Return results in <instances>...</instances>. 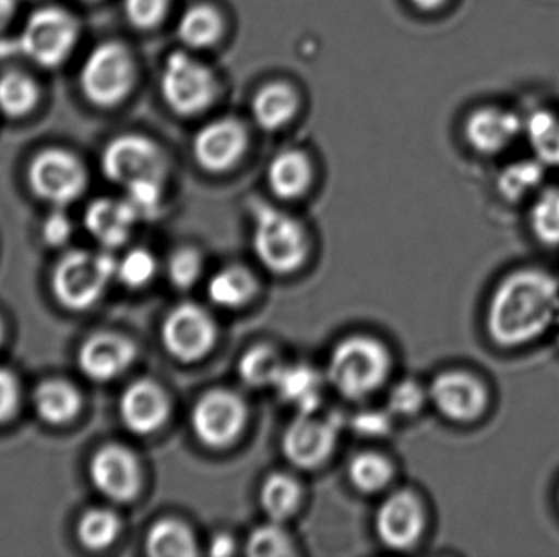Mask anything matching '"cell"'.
<instances>
[{
    "label": "cell",
    "instance_id": "13",
    "mask_svg": "<svg viewBox=\"0 0 559 557\" xmlns=\"http://www.w3.org/2000/svg\"><path fill=\"white\" fill-rule=\"evenodd\" d=\"M88 473L95 489L111 502H130L140 493V461L121 445L100 448L92 458Z\"/></svg>",
    "mask_w": 559,
    "mask_h": 557
},
{
    "label": "cell",
    "instance_id": "50",
    "mask_svg": "<svg viewBox=\"0 0 559 557\" xmlns=\"http://www.w3.org/2000/svg\"><path fill=\"white\" fill-rule=\"evenodd\" d=\"M85 2H95V0H85Z\"/></svg>",
    "mask_w": 559,
    "mask_h": 557
},
{
    "label": "cell",
    "instance_id": "33",
    "mask_svg": "<svg viewBox=\"0 0 559 557\" xmlns=\"http://www.w3.org/2000/svg\"><path fill=\"white\" fill-rule=\"evenodd\" d=\"M544 173V162L540 159L512 164L499 175V192L504 198L518 202L540 185Z\"/></svg>",
    "mask_w": 559,
    "mask_h": 557
},
{
    "label": "cell",
    "instance_id": "46",
    "mask_svg": "<svg viewBox=\"0 0 559 557\" xmlns=\"http://www.w3.org/2000/svg\"><path fill=\"white\" fill-rule=\"evenodd\" d=\"M16 12V0H0V29L12 22Z\"/></svg>",
    "mask_w": 559,
    "mask_h": 557
},
{
    "label": "cell",
    "instance_id": "47",
    "mask_svg": "<svg viewBox=\"0 0 559 557\" xmlns=\"http://www.w3.org/2000/svg\"><path fill=\"white\" fill-rule=\"evenodd\" d=\"M417 9L420 10H437L447 2V0H411Z\"/></svg>",
    "mask_w": 559,
    "mask_h": 557
},
{
    "label": "cell",
    "instance_id": "26",
    "mask_svg": "<svg viewBox=\"0 0 559 557\" xmlns=\"http://www.w3.org/2000/svg\"><path fill=\"white\" fill-rule=\"evenodd\" d=\"M147 555L154 557H192L199 555L192 530L180 520L164 519L151 526L146 536Z\"/></svg>",
    "mask_w": 559,
    "mask_h": 557
},
{
    "label": "cell",
    "instance_id": "3",
    "mask_svg": "<svg viewBox=\"0 0 559 557\" xmlns=\"http://www.w3.org/2000/svg\"><path fill=\"white\" fill-rule=\"evenodd\" d=\"M118 262L108 252L74 251L66 254L52 271L56 300L71 311L94 306L117 277Z\"/></svg>",
    "mask_w": 559,
    "mask_h": 557
},
{
    "label": "cell",
    "instance_id": "28",
    "mask_svg": "<svg viewBox=\"0 0 559 557\" xmlns=\"http://www.w3.org/2000/svg\"><path fill=\"white\" fill-rule=\"evenodd\" d=\"M39 100V87L32 75L23 71H7L0 75V113L10 118L28 114Z\"/></svg>",
    "mask_w": 559,
    "mask_h": 557
},
{
    "label": "cell",
    "instance_id": "29",
    "mask_svg": "<svg viewBox=\"0 0 559 557\" xmlns=\"http://www.w3.org/2000/svg\"><path fill=\"white\" fill-rule=\"evenodd\" d=\"M301 487L285 473H274L264 481L261 489V506L272 522H285L298 509Z\"/></svg>",
    "mask_w": 559,
    "mask_h": 557
},
{
    "label": "cell",
    "instance_id": "31",
    "mask_svg": "<svg viewBox=\"0 0 559 557\" xmlns=\"http://www.w3.org/2000/svg\"><path fill=\"white\" fill-rule=\"evenodd\" d=\"M121 532L120 517L110 509H91L79 520L78 536L85 548L100 552L114 545Z\"/></svg>",
    "mask_w": 559,
    "mask_h": 557
},
{
    "label": "cell",
    "instance_id": "49",
    "mask_svg": "<svg viewBox=\"0 0 559 557\" xmlns=\"http://www.w3.org/2000/svg\"><path fill=\"white\" fill-rule=\"evenodd\" d=\"M557 329H558V342H559V317H558V320H557Z\"/></svg>",
    "mask_w": 559,
    "mask_h": 557
},
{
    "label": "cell",
    "instance_id": "15",
    "mask_svg": "<svg viewBox=\"0 0 559 557\" xmlns=\"http://www.w3.org/2000/svg\"><path fill=\"white\" fill-rule=\"evenodd\" d=\"M337 437L334 421H321L312 414H298L283 434V455L293 467L312 470L331 457Z\"/></svg>",
    "mask_w": 559,
    "mask_h": 557
},
{
    "label": "cell",
    "instance_id": "34",
    "mask_svg": "<svg viewBox=\"0 0 559 557\" xmlns=\"http://www.w3.org/2000/svg\"><path fill=\"white\" fill-rule=\"evenodd\" d=\"M528 140L544 164L559 166V121L550 111H535L527 121Z\"/></svg>",
    "mask_w": 559,
    "mask_h": 557
},
{
    "label": "cell",
    "instance_id": "45",
    "mask_svg": "<svg viewBox=\"0 0 559 557\" xmlns=\"http://www.w3.org/2000/svg\"><path fill=\"white\" fill-rule=\"evenodd\" d=\"M236 543L229 535H215L209 545L210 555L215 557L231 556L235 553Z\"/></svg>",
    "mask_w": 559,
    "mask_h": 557
},
{
    "label": "cell",
    "instance_id": "40",
    "mask_svg": "<svg viewBox=\"0 0 559 557\" xmlns=\"http://www.w3.org/2000/svg\"><path fill=\"white\" fill-rule=\"evenodd\" d=\"M170 0H124V13L131 25L140 29H153L164 22Z\"/></svg>",
    "mask_w": 559,
    "mask_h": 557
},
{
    "label": "cell",
    "instance_id": "48",
    "mask_svg": "<svg viewBox=\"0 0 559 557\" xmlns=\"http://www.w3.org/2000/svg\"><path fill=\"white\" fill-rule=\"evenodd\" d=\"M3 340V324L2 319H0V343H2Z\"/></svg>",
    "mask_w": 559,
    "mask_h": 557
},
{
    "label": "cell",
    "instance_id": "7",
    "mask_svg": "<svg viewBox=\"0 0 559 557\" xmlns=\"http://www.w3.org/2000/svg\"><path fill=\"white\" fill-rule=\"evenodd\" d=\"M79 22L62 7H41L26 19L16 48L41 68H58L74 51Z\"/></svg>",
    "mask_w": 559,
    "mask_h": 557
},
{
    "label": "cell",
    "instance_id": "14",
    "mask_svg": "<svg viewBox=\"0 0 559 557\" xmlns=\"http://www.w3.org/2000/svg\"><path fill=\"white\" fill-rule=\"evenodd\" d=\"M429 398L437 411L453 422L475 421L488 405L485 385L465 372L440 373L430 383Z\"/></svg>",
    "mask_w": 559,
    "mask_h": 557
},
{
    "label": "cell",
    "instance_id": "5",
    "mask_svg": "<svg viewBox=\"0 0 559 557\" xmlns=\"http://www.w3.org/2000/svg\"><path fill=\"white\" fill-rule=\"evenodd\" d=\"M254 252L274 274H289L301 267L308 255V239L301 222L274 206L254 209Z\"/></svg>",
    "mask_w": 559,
    "mask_h": 557
},
{
    "label": "cell",
    "instance_id": "2",
    "mask_svg": "<svg viewBox=\"0 0 559 557\" xmlns=\"http://www.w3.org/2000/svg\"><path fill=\"white\" fill-rule=\"evenodd\" d=\"M388 372V350L371 337H348L337 343L329 356V383L352 401L373 395L383 385Z\"/></svg>",
    "mask_w": 559,
    "mask_h": 557
},
{
    "label": "cell",
    "instance_id": "21",
    "mask_svg": "<svg viewBox=\"0 0 559 557\" xmlns=\"http://www.w3.org/2000/svg\"><path fill=\"white\" fill-rule=\"evenodd\" d=\"M33 405L43 422L59 427L78 417L82 409V396L74 385L64 379H48L36 388Z\"/></svg>",
    "mask_w": 559,
    "mask_h": 557
},
{
    "label": "cell",
    "instance_id": "22",
    "mask_svg": "<svg viewBox=\"0 0 559 557\" xmlns=\"http://www.w3.org/2000/svg\"><path fill=\"white\" fill-rule=\"evenodd\" d=\"M267 180L278 198H298L311 185V160L302 150H282L269 164Z\"/></svg>",
    "mask_w": 559,
    "mask_h": 557
},
{
    "label": "cell",
    "instance_id": "24",
    "mask_svg": "<svg viewBox=\"0 0 559 557\" xmlns=\"http://www.w3.org/2000/svg\"><path fill=\"white\" fill-rule=\"evenodd\" d=\"M274 388L280 399L292 405L298 414H312L321 402V376L311 366L285 365Z\"/></svg>",
    "mask_w": 559,
    "mask_h": 557
},
{
    "label": "cell",
    "instance_id": "4",
    "mask_svg": "<svg viewBox=\"0 0 559 557\" xmlns=\"http://www.w3.org/2000/svg\"><path fill=\"white\" fill-rule=\"evenodd\" d=\"M134 82L136 62L123 43L107 41L95 46L82 64V92L97 107H117L131 94Z\"/></svg>",
    "mask_w": 559,
    "mask_h": 557
},
{
    "label": "cell",
    "instance_id": "36",
    "mask_svg": "<svg viewBox=\"0 0 559 557\" xmlns=\"http://www.w3.org/2000/svg\"><path fill=\"white\" fill-rule=\"evenodd\" d=\"M156 257L147 249H131L117 264V277L124 287L141 288L156 275Z\"/></svg>",
    "mask_w": 559,
    "mask_h": 557
},
{
    "label": "cell",
    "instance_id": "10",
    "mask_svg": "<svg viewBox=\"0 0 559 557\" xmlns=\"http://www.w3.org/2000/svg\"><path fill=\"white\" fill-rule=\"evenodd\" d=\"M248 409L236 392L212 389L193 405L192 427L206 447L225 448L245 431Z\"/></svg>",
    "mask_w": 559,
    "mask_h": 557
},
{
    "label": "cell",
    "instance_id": "11",
    "mask_svg": "<svg viewBox=\"0 0 559 557\" xmlns=\"http://www.w3.org/2000/svg\"><path fill=\"white\" fill-rule=\"evenodd\" d=\"M216 342V324L205 307L183 303L167 314L163 324V343L180 362L203 359Z\"/></svg>",
    "mask_w": 559,
    "mask_h": 557
},
{
    "label": "cell",
    "instance_id": "37",
    "mask_svg": "<svg viewBox=\"0 0 559 557\" xmlns=\"http://www.w3.org/2000/svg\"><path fill=\"white\" fill-rule=\"evenodd\" d=\"M248 555L255 557L289 556L292 543L278 522L265 523L252 530L248 538Z\"/></svg>",
    "mask_w": 559,
    "mask_h": 557
},
{
    "label": "cell",
    "instance_id": "9",
    "mask_svg": "<svg viewBox=\"0 0 559 557\" xmlns=\"http://www.w3.org/2000/svg\"><path fill=\"white\" fill-rule=\"evenodd\" d=\"M102 169L111 182L128 186L140 180H164L167 160L159 144L143 134H121L102 154Z\"/></svg>",
    "mask_w": 559,
    "mask_h": 557
},
{
    "label": "cell",
    "instance_id": "35",
    "mask_svg": "<svg viewBox=\"0 0 559 557\" xmlns=\"http://www.w3.org/2000/svg\"><path fill=\"white\" fill-rule=\"evenodd\" d=\"M535 238L545 245H559V189H547L535 199L531 211Z\"/></svg>",
    "mask_w": 559,
    "mask_h": 557
},
{
    "label": "cell",
    "instance_id": "43",
    "mask_svg": "<svg viewBox=\"0 0 559 557\" xmlns=\"http://www.w3.org/2000/svg\"><path fill=\"white\" fill-rule=\"evenodd\" d=\"M71 235L72 222L64 211L56 209L46 218L45 225H43V239L46 244L51 247H61L71 239Z\"/></svg>",
    "mask_w": 559,
    "mask_h": 557
},
{
    "label": "cell",
    "instance_id": "30",
    "mask_svg": "<svg viewBox=\"0 0 559 557\" xmlns=\"http://www.w3.org/2000/svg\"><path fill=\"white\" fill-rule=\"evenodd\" d=\"M285 363L278 352L269 346L252 347L239 360V379L251 389H264L275 386Z\"/></svg>",
    "mask_w": 559,
    "mask_h": 557
},
{
    "label": "cell",
    "instance_id": "39",
    "mask_svg": "<svg viewBox=\"0 0 559 557\" xmlns=\"http://www.w3.org/2000/svg\"><path fill=\"white\" fill-rule=\"evenodd\" d=\"M203 270L202 255L192 247L174 252L167 265L170 283L179 290H189L199 281Z\"/></svg>",
    "mask_w": 559,
    "mask_h": 557
},
{
    "label": "cell",
    "instance_id": "16",
    "mask_svg": "<svg viewBox=\"0 0 559 557\" xmlns=\"http://www.w3.org/2000/svg\"><path fill=\"white\" fill-rule=\"evenodd\" d=\"M136 359V346L128 337L98 332L88 337L79 350V368L92 382H114Z\"/></svg>",
    "mask_w": 559,
    "mask_h": 557
},
{
    "label": "cell",
    "instance_id": "41",
    "mask_svg": "<svg viewBox=\"0 0 559 557\" xmlns=\"http://www.w3.org/2000/svg\"><path fill=\"white\" fill-rule=\"evenodd\" d=\"M426 401V392L419 383L413 379H404L391 388L388 395V409L390 414L414 415Z\"/></svg>",
    "mask_w": 559,
    "mask_h": 557
},
{
    "label": "cell",
    "instance_id": "38",
    "mask_svg": "<svg viewBox=\"0 0 559 557\" xmlns=\"http://www.w3.org/2000/svg\"><path fill=\"white\" fill-rule=\"evenodd\" d=\"M163 182L164 180H140L124 186V199L138 219H151L159 213L164 198Z\"/></svg>",
    "mask_w": 559,
    "mask_h": 557
},
{
    "label": "cell",
    "instance_id": "23",
    "mask_svg": "<svg viewBox=\"0 0 559 557\" xmlns=\"http://www.w3.org/2000/svg\"><path fill=\"white\" fill-rule=\"evenodd\" d=\"M298 107V94L292 85L271 82L259 88L252 98V117L262 130L275 131L295 118Z\"/></svg>",
    "mask_w": 559,
    "mask_h": 557
},
{
    "label": "cell",
    "instance_id": "44",
    "mask_svg": "<svg viewBox=\"0 0 559 557\" xmlns=\"http://www.w3.org/2000/svg\"><path fill=\"white\" fill-rule=\"evenodd\" d=\"M354 431L364 437H383L390 432V414L380 411L361 412L354 419Z\"/></svg>",
    "mask_w": 559,
    "mask_h": 557
},
{
    "label": "cell",
    "instance_id": "19",
    "mask_svg": "<svg viewBox=\"0 0 559 557\" xmlns=\"http://www.w3.org/2000/svg\"><path fill=\"white\" fill-rule=\"evenodd\" d=\"M84 221L98 244L118 249L130 239L138 218L127 199L100 198L88 205Z\"/></svg>",
    "mask_w": 559,
    "mask_h": 557
},
{
    "label": "cell",
    "instance_id": "6",
    "mask_svg": "<svg viewBox=\"0 0 559 557\" xmlns=\"http://www.w3.org/2000/svg\"><path fill=\"white\" fill-rule=\"evenodd\" d=\"M160 94L170 110L193 117L212 107L218 81L210 65L186 51L170 52L160 72Z\"/></svg>",
    "mask_w": 559,
    "mask_h": 557
},
{
    "label": "cell",
    "instance_id": "25",
    "mask_svg": "<svg viewBox=\"0 0 559 557\" xmlns=\"http://www.w3.org/2000/svg\"><path fill=\"white\" fill-rule=\"evenodd\" d=\"M225 22L222 13L209 3L189 7L177 23V36L190 49H206L222 39Z\"/></svg>",
    "mask_w": 559,
    "mask_h": 557
},
{
    "label": "cell",
    "instance_id": "32",
    "mask_svg": "<svg viewBox=\"0 0 559 557\" xmlns=\"http://www.w3.org/2000/svg\"><path fill=\"white\" fill-rule=\"evenodd\" d=\"M393 468L390 461L374 451L357 455L348 464V477L361 493H378L390 483Z\"/></svg>",
    "mask_w": 559,
    "mask_h": 557
},
{
    "label": "cell",
    "instance_id": "18",
    "mask_svg": "<svg viewBox=\"0 0 559 557\" xmlns=\"http://www.w3.org/2000/svg\"><path fill=\"white\" fill-rule=\"evenodd\" d=\"M166 392L150 379H138L128 386L120 399V415L124 427L134 435L159 431L169 417Z\"/></svg>",
    "mask_w": 559,
    "mask_h": 557
},
{
    "label": "cell",
    "instance_id": "17",
    "mask_svg": "<svg viewBox=\"0 0 559 557\" xmlns=\"http://www.w3.org/2000/svg\"><path fill=\"white\" fill-rule=\"evenodd\" d=\"M424 509L414 494L407 491L388 497L377 512L374 526L384 545L406 549L416 545L424 532Z\"/></svg>",
    "mask_w": 559,
    "mask_h": 557
},
{
    "label": "cell",
    "instance_id": "12",
    "mask_svg": "<svg viewBox=\"0 0 559 557\" xmlns=\"http://www.w3.org/2000/svg\"><path fill=\"white\" fill-rule=\"evenodd\" d=\"M248 144V130L241 121L218 118L200 128L193 137V156L202 169L222 173L242 159Z\"/></svg>",
    "mask_w": 559,
    "mask_h": 557
},
{
    "label": "cell",
    "instance_id": "27",
    "mask_svg": "<svg viewBox=\"0 0 559 557\" xmlns=\"http://www.w3.org/2000/svg\"><path fill=\"white\" fill-rule=\"evenodd\" d=\"M254 293V277L246 268H223L209 281L210 300L225 310H238L245 306L252 300Z\"/></svg>",
    "mask_w": 559,
    "mask_h": 557
},
{
    "label": "cell",
    "instance_id": "1",
    "mask_svg": "<svg viewBox=\"0 0 559 557\" xmlns=\"http://www.w3.org/2000/svg\"><path fill=\"white\" fill-rule=\"evenodd\" d=\"M559 281L548 271L522 268L508 275L489 301L486 326L496 346L518 349L557 326Z\"/></svg>",
    "mask_w": 559,
    "mask_h": 557
},
{
    "label": "cell",
    "instance_id": "8",
    "mask_svg": "<svg viewBox=\"0 0 559 557\" xmlns=\"http://www.w3.org/2000/svg\"><path fill=\"white\" fill-rule=\"evenodd\" d=\"M28 182L38 198L61 208L81 198L87 186V170L75 154L51 147L33 157Z\"/></svg>",
    "mask_w": 559,
    "mask_h": 557
},
{
    "label": "cell",
    "instance_id": "20",
    "mask_svg": "<svg viewBox=\"0 0 559 557\" xmlns=\"http://www.w3.org/2000/svg\"><path fill=\"white\" fill-rule=\"evenodd\" d=\"M521 128V118L512 111L479 108L466 120L465 134L476 150L491 154L508 146L518 136Z\"/></svg>",
    "mask_w": 559,
    "mask_h": 557
},
{
    "label": "cell",
    "instance_id": "42",
    "mask_svg": "<svg viewBox=\"0 0 559 557\" xmlns=\"http://www.w3.org/2000/svg\"><path fill=\"white\" fill-rule=\"evenodd\" d=\"M20 389L19 379L9 370L0 368V424L10 421L19 411Z\"/></svg>",
    "mask_w": 559,
    "mask_h": 557
}]
</instances>
